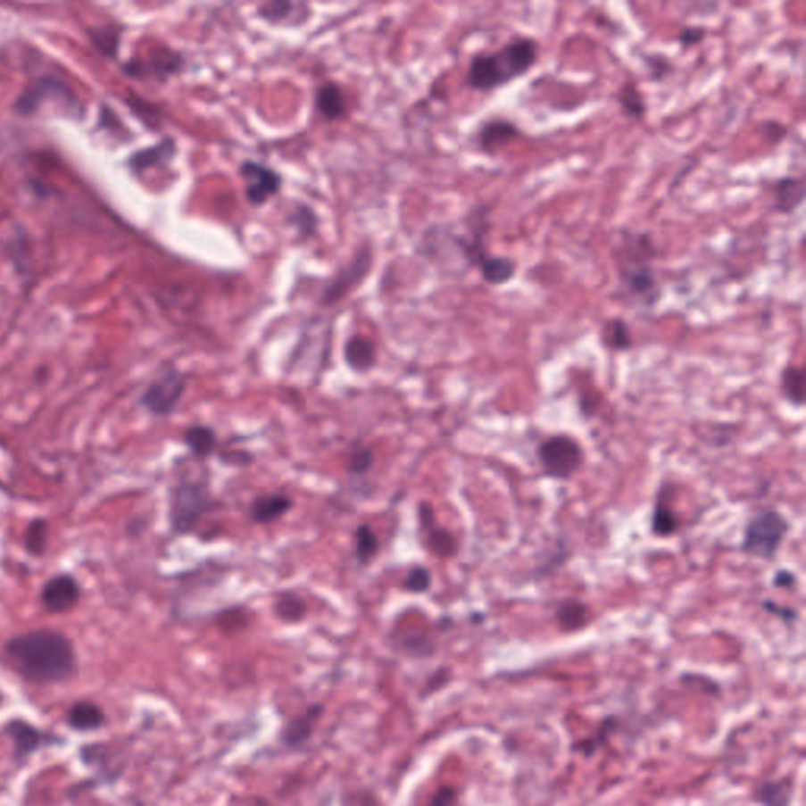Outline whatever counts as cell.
I'll use <instances>...</instances> for the list:
<instances>
[{"mask_svg":"<svg viewBox=\"0 0 806 806\" xmlns=\"http://www.w3.org/2000/svg\"><path fill=\"white\" fill-rule=\"evenodd\" d=\"M177 154V144L172 137H167L154 147L140 150L131 156L129 166L134 172H144L152 167L166 166Z\"/></svg>","mask_w":806,"mask_h":806,"instance_id":"603a6c76","label":"cell"},{"mask_svg":"<svg viewBox=\"0 0 806 806\" xmlns=\"http://www.w3.org/2000/svg\"><path fill=\"white\" fill-rule=\"evenodd\" d=\"M520 136V128L513 121L503 117H492L480 123V127L474 134V142L482 154L496 156L500 154L501 148L506 147Z\"/></svg>","mask_w":806,"mask_h":806,"instance_id":"9c48e42d","label":"cell"},{"mask_svg":"<svg viewBox=\"0 0 806 806\" xmlns=\"http://www.w3.org/2000/svg\"><path fill=\"white\" fill-rule=\"evenodd\" d=\"M271 610L274 616L287 626H296L306 619L307 616L306 602L292 589L276 594Z\"/></svg>","mask_w":806,"mask_h":806,"instance_id":"d4e9b609","label":"cell"},{"mask_svg":"<svg viewBox=\"0 0 806 806\" xmlns=\"http://www.w3.org/2000/svg\"><path fill=\"white\" fill-rule=\"evenodd\" d=\"M613 255L618 270V300L646 311L657 306L663 288L652 265L657 257L652 235L644 230L620 229Z\"/></svg>","mask_w":806,"mask_h":806,"instance_id":"7a4b0ae2","label":"cell"},{"mask_svg":"<svg viewBox=\"0 0 806 806\" xmlns=\"http://www.w3.org/2000/svg\"><path fill=\"white\" fill-rule=\"evenodd\" d=\"M536 457L545 478L570 480L585 465L586 453L580 441L572 435L554 434L540 441Z\"/></svg>","mask_w":806,"mask_h":806,"instance_id":"8992f818","label":"cell"},{"mask_svg":"<svg viewBox=\"0 0 806 806\" xmlns=\"http://www.w3.org/2000/svg\"><path fill=\"white\" fill-rule=\"evenodd\" d=\"M315 109L321 119L327 121L344 119L348 113L347 98L344 90L334 82L323 84L315 92Z\"/></svg>","mask_w":806,"mask_h":806,"instance_id":"ffe728a7","label":"cell"},{"mask_svg":"<svg viewBox=\"0 0 806 806\" xmlns=\"http://www.w3.org/2000/svg\"><path fill=\"white\" fill-rule=\"evenodd\" d=\"M295 503L292 496L286 494H257L247 507V517L255 525H273L276 521L284 519L287 513L294 509Z\"/></svg>","mask_w":806,"mask_h":806,"instance_id":"8fae6325","label":"cell"},{"mask_svg":"<svg viewBox=\"0 0 806 806\" xmlns=\"http://www.w3.org/2000/svg\"><path fill=\"white\" fill-rule=\"evenodd\" d=\"M453 803H455V791L453 787H441L440 791L435 794V797L428 806H453Z\"/></svg>","mask_w":806,"mask_h":806,"instance_id":"b9f144b4","label":"cell"},{"mask_svg":"<svg viewBox=\"0 0 806 806\" xmlns=\"http://www.w3.org/2000/svg\"><path fill=\"white\" fill-rule=\"evenodd\" d=\"M185 65V59L180 53L174 51H160L154 53L152 57H148L145 61L133 62L129 63V73L140 78H152V79L164 80L172 76L179 74L181 68Z\"/></svg>","mask_w":806,"mask_h":806,"instance_id":"4fadbf2b","label":"cell"},{"mask_svg":"<svg viewBox=\"0 0 806 806\" xmlns=\"http://www.w3.org/2000/svg\"><path fill=\"white\" fill-rule=\"evenodd\" d=\"M616 101L620 112L624 113L633 121H643L646 119L647 106L646 95L641 92L638 84L632 79H627L620 84L616 94Z\"/></svg>","mask_w":806,"mask_h":806,"instance_id":"cb8c5ba5","label":"cell"},{"mask_svg":"<svg viewBox=\"0 0 806 806\" xmlns=\"http://www.w3.org/2000/svg\"><path fill=\"white\" fill-rule=\"evenodd\" d=\"M187 391V378L179 369L169 367L154 378L140 397L142 407L156 418H167L177 411Z\"/></svg>","mask_w":806,"mask_h":806,"instance_id":"52a82bcc","label":"cell"},{"mask_svg":"<svg viewBox=\"0 0 806 806\" xmlns=\"http://www.w3.org/2000/svg\"><path fill=\"white\" fill-rule=\"evenodd\" d=\"M5 734L13 742L14 756L18 760H24L26 756L40 750L41 746L53 744V735H47L24 719L10 721L5 727Z\"/></svg>","mask_w":806,"mask_h":806,"instance_id":"9a60e30c","label":"cell"},{"mask_svg":"<svg viewBox=\"0 0 806 806\" xmlns=\"http://www.w3.org/2000/svg\"><path fill=\"white\" fill-rule=\"evenodd\" d=\"M320 710V707H311V709H307L306 712L301 713L296 719H292L284 729L286 745L298 746L304 744L312 734Z\"/></svg>","mask_w":806,"mask_h":806,"instance_id":"f546056e","label":"cell"},{"mask_svg":"<svg viewBox=\"0 0 806 806\" xmlns=\"http://www.w3.org/2000/svg\"><path fill=\"white\" fill-rule=\"evenodd\" d=\"M539 41L529 35H513L500 49L474 54L467 71L468 87L490 94L521 79L539 62Z\"/></svg>","mask_w":806,"mask_h":806,"instance_id":"3957f363","label":"cell"},{"mask_svg":"<svg viewBox=\"0 0 806 806\" xmlns=\"http://www.w3.org/2000/svg\"><path fill=\"white\" fill-rule=\"evenodd\" d=\"M353 554L360 567L372 566L380 554V539L369 523H361L354 528Z\"/></svg>","mask_w":806,"mask_h":806,"instance_id":"4316f807","label":"cell"},{"mask_svg":"<svg viewBox=\"0 0 806 806\" xmlns=\"http://www.w3.org/2000/svg\"><path fill=\"white\" fill-rule=\"evenodd\" d=\"M375 463L372 447L366 446L362 443H356L350 449L347 460V471L353 478H362L372 469Z\"/></svg>","mask_w":806,"mask_h":806,"instance_id":"d6a6232c","label":"cell"},{"mask_svg":"<svg viewBox=\"0 0 806 806\" xmlns=\"http://www.w3.org/2000/svg\"><path fill=\"white\" fill-rule=\"evenodd\" d=\"M791 531V523L775 509H762L746 523L742 552L754 560L772 561Z\"/></svg>","mask_w":806,"mask_h":806,"instance_id":"5b68a950","label":"cell"},{"mask_svg":"<svg viewBox=\"0 0 806 806\" xmlns=\"http://www.w3.org/2000/svg\"><path fill=\"white\" fill-rule=\"evenodd\" d=\"M344 361H345V366L352 372L364 375L377 366L378 352H377L375 344L369 337L361 336V334H353L348 337L344 345Z\"/></svg>","mask_w":806,"mask_h":806,"instance_id":"e0dca14e","label":"cell"},{"mask_svg":"<svg viewBox=\"0 0 806 806\" xmlns=\"http://www.w3.org/2000/svg\"><path fill=\"white\" fill-rule=\"evenodd\" d=\"M791 793V781H767L756 791V799L764 806H789Z\"/></svg>","mask_w":806,"mask_h":806,"instance_id":"1f68e13d","label":"cell"},{"mask_svg":"<svg viewBox=\"0 0 806 806\" xmlns=\"http://www.w3.org/2000/svg\"><path fill=\"white\" fill-rule=\"evenodd\" d=\"M706 29L701 26H686L677 35V43L682 49L698 46L706 38Z\"/></svg>","mask_w":806,"mask_h":806,"instance_id":"74e56055","label":"cell"},{"mask_svg":"<svg viewBox=\"0 0 806 806\" xmlns=\"http://www.w3.org/2000/svg\"><path fill=\"white\" fill-rule=\"evenodd\" d=\"M311 7L304 2L274 0L257 8V16L262 21L279 27H301L311 20Z\"/></svg>","mask_w":806,"mask_h":806,"instance_id":"30bf717a","label":"cell"},{"mask_svg":"<svg viewBox=\"0 0 806 806\" xmlns=\"http://www.w3.org/2000/svg\"><path fill=\"white\" fill-rule=\"evenodd\" d=\"M762 608H764L766 613L772 614L775 618H778V619L783 620L787 626L794 624V622L797 620V618H799V613H797L795 608L785 607V605H780V603H777V602H773V600H764V602H762Z\"/></svg>","mask_w":806,"mask_h":806,"instance_id":"f35d334b","label":"cell"},{"mask_svg":"<svg viewBox=\"0 0 806 806\" xmlns=\"http://www.w3.org/2000/svg\"><path fill=\"white\" fill-rule=\"evenodd\" d=\"M290 222L298 230L300 238H307V237H312L315 234L319 218H317V214L313 213L312 208L298 204L296 208H295L294 213L290 216Z\"/></svg>","mask_w":806,"mask_h":806,"instance_id":"e575fe53","label":"cell"},{"mask_svg":"<svg viewBox=\"0 0 806 806\" xmlns=\"http://www.w3.org/2000/svg\"><path fill=\"white\" fill-rule=\"evenodd\" d=\"M238 172L245 183V195L253 207L265 205L282 187V175L259 161H243Z\"/></svg>","mask_w":806,"mask_h":806,"instance_id":"ba28073f","label":"cell"},{"mask_svg":"<svg viewBox=\"0 0 806 806\" xmlns=\"http://www.w3.org/2000/svg\"><path fill=\"white\" fill-rule=\"evenodd\" d=\"M220 506L207 476L183 478L170 488L169 527L177 536H189L208 513Z\"/></svg>","mask_w":806,"mask_h":806,"instance_id":"277c9868","label":"cell"},{"mask_svg":"<svg viewBox=\"0 0 806 806\" xmlns=\"http://www.w3.org/2000/svg\"><path fill=\"white\" fill-rule=\"evenodd\" d=\"M644 63H646L647 71H649V79L655 80V82L665 79L674 71L671 61L667 59L665 55H661V54H653V55L644 57Z\"/></svg>","mask_w":806,"mask_h":806,"instance_id":"d590c367","label":"cell"},{"mask_svg":"<svg viewBox=\"0 0 806 806\" xmlns=\"http://www.w3.org/2000/svg\"><path fill=\"white\" fill-rule=\"evenodd\" d=\"M46 542V521L35 520L27 528L26 546L29 552L38 554L43 552Z\"/></svg>","mask_w":806,"mask_h":806,"instance_id":"8d00e7d4","label":"cell"},{"mask_svg":"<svg viewBox=\"0 0 806 806\" xmlns=\"http://www.w3.org/2000/svg\"><path fill=\"white\" fill-rule=\"evenodd\" d=\"M369 270H370V253L366 251L358 253L353 262L331 282V286L328 287L323 303L334 304L336 301L344 298V295L350 292L356 284H360L361 279L366 278Z\"/></svg>","mask_w":806,"mask_h":806,"instance_id":"2e32d148","label":"cell"},{"mask_svg":"<svg viewBox=\"0 0 806 806\" xmlns=\"http://www.w3.org/2000/svg\"><path fill=\"white\" fill-rule=\"evenodd\" d=\"M106 723V715L98 704L92 701H76L68 709L67 725L78 733H92Z\"/></svg>","mask_w":806,"mask_h":806,"instance_id":"44dd1931","label":"cell"},{"mask_svg":"<svg viewBox=\"0 0 806 806\" xmlns=\"http://www.w3.org/2000/svg\"><path fill=\"white\" fill-rule=\"evenodd\" d=\"M651 529L657 537L667 539L679 529V520L674 513L673 507L669 506L667 498L657 494V503L653 506L652 519H651Z\"/></svg>","mask_w":806,"mask_h":806,"instance_id":"4dcf8cb0","label":"cell"},{"mask_svg":"<svg viewBox=\"0 0 806 806\" xmlns=\"http://www.w3.org/2000/svg\"><path fill=\"white\" fill-rule=\"evenodd\" d=\"M478 270L488 286H506L519 273V262L511 255H486Z\"/></svg>","mask_w":806,"mask_h":806,"instance_id":"7402d4cb","label":"cell"},{"mask_svg":"<svg viewBox=\"0 0 806 806\" xmlns=\"http://www.w3.org/2000/svg\"><path fill=\"white\" fill-rule=\"evenodd\" d=\"M600 340L603 347L614 353H624L633 347L630 327L622 317H611L605 320L600 328Z\"/></svg>","mask_w":806,"mask_h":806,"instance_id":"484cf974","label":"cell"},{"mask_svg":"<svg viewBox=\"0 0 806 806\" xmlns=\"http://www.w3.org/2000/svg\"><path fill=\"white\" fill-rule=\"evenodd\" d=\"M773 586L778 587V589H795L797 587V575L791 572V570H787V569L777 570L775 577H773Z\"/></svg>","mask_w":806,"mask_h":806,"instance_id":"ab89813d","label":"cell"},{"mask_svg":"<svg viewBox=\"0 0 806 806\" xmlns=\"http://www.w3.org/2000/svg\"><path fill=\"white\" fill-rule=\"evenodd\" d=\"M0 701H2V696H0Z\"/></svg>","mask_w":806,"mask_h":806,"instance_id":"7bdbcfd3","label":"cell"},{"mask_svg":"<svg viewBox=\"0 0 806 806\" xmlns=\"http://www.w3.org/2000/svg\"><path fill=\"white\" fill-rule=\"evenodd\" d=\"M773 212L783 216L795 213L805 200V179L785 175L772 183Z\"/></svg>","mask_w":806,"mask_h":806,"instance_id":"5bb4252c","label":"cell"},{"mask_svg":"<svg viewBox=\"0 0 806 806\" xmlns=\"http://www.w3.org/2000/svg\"><path fill=\"white\" fill-rule=\"evenodd\" d=\"M805 369L794 364H787L781 372V393L793 407L805 403Z\"/></svg>","mask_w":806,"mask_h":806,"instance_id":"f1b7e54d","label":"cell"},{"mask_svg":"<svg viewBox=\"0 0 806 806\" xmlns=\"http://www.w3.org/2000/svg\"><path fill=\"white\" fill-rule=\"evenodd\" d=\"M554 616L562 632L572 633L586 626L591 611L586 603L580 600L566 599L558 603Z\"/></svg>","mask_w":806,"mask_h":806,"instance_id":"83f0119b","label":"cell"},{"mask_svg":"<svg viewBox=\"0 0 806 806\" xmlns=\"http://www.w3.org/2000/svg\"><path fill=\"white\" fill-rule=\"evenodd\" d=\"M434 586V575L428 567L416 564L408 570L405 578L402 581V587L407 593L420 595L427 594Z\"/></svg>","mask_w":806,"mask_h":806,"instance_id":"836d02e7","label":"cell"},{"mask_svg":"<svg viewBox=\"0 0 806 806\" xmlns=\"http://www.w3.org/2000/svg\"><path fill=\"white\" fill-rule=\"evenodd\" d=\"M79 599V586L70 575H55L41 591L43 605L53 613H63L76 605Z\"/></svg>","mask_w":806,"mask_h":806,"instance_id":"7c38bea8","label":"cell"},{"mask_svg":"<svg viewBox=\"0 0 806 806\" xmlns=\"http://www.w3.org/2000/svg\"><path fill=\"white\" fill-rule=\"evenodd\" d=\"M181 440L194 459L205 461L220 451V436L213 427L207 424H193L183 432Z\"/></svg>","mask_w":806,"mask_h":806,"instance_id":"d6986e66","label":"cell"},{"mask_svg":"<svg viewBox=\"0 0 806 806\" xmlns=\"http://www.w3.org/2000/svg\"><path fill=\"white\" fill-rule=\"evenodd\" d=\"M762 131L766 133V137L773 142H781L786 137L787 128L780 123V121H766V125L762 127Z\"/></svg>","mask_w":806,"mask_h":806,"instance_id":"60d3db41","label":"cell"},{"mask_svg":"<svg viewBox=\"0 0 806 806\" xmlns=\"http://www.w3.org/2000/svg\"><path fill=\"white\" fill-rule=\"evenodd\" d=\"M5 657L21 677L41 686L63 684L78 673V657L71 641L47 628L10 638Z\"/></svg>","mask_w":806,"mask_h":806,"instance_id":"6da1fadb","label":"cell"},{"mask_svg":"<svg viewBox=\"0 0 806 806\" xmlns=\"http://www.w3.org/2000/svg\"><path fill=\"white\" fill-rule=\"evenodd\" d=\"M418 515H420V527L426 529L427 546L432 553L440 558H451L457 553V540L453 537V533H449L445 528L434 525V513L430 507L427 504H420Z\"/></svg>","mask_w":806,"mask_h":806,"instance_id":"ac0fdd59","label":"cell"}]
</instances>
